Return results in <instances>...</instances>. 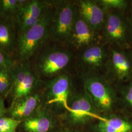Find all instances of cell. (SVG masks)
Wrapping results in <instances>:
<instances>
[{
	"instance_id": "obj_1",
	"label": "cell",
	"mask_w": 132,
	"mask_h": 132,
	"mask_svg": "<svg viewBox=\"0 0 132 132\" xmlns=\"http://www.w3.org/2000/svg\"><path fill=\"white\" fill-rule=\"evenodd\" d=\"M47 41L29 61L31 70L42 81L65 73L72 58L63 45L51 41L52 44H47Z\"/></svg>"
},
{
	"instance_id": "obj_2",
	"label": "cell",
	"mask_w": 132,
	"mask_h": 132,
	"mask_svg": "<svg viewBox=\"0 0 132 132\" xmlns=\"http://www.w3.org/2000/svg\"><path fill=\"white\" fill-rule=\"evenodd\" d=\"M83 90L102 116L112 113L118 102V94L113 83L105 76L97 72H83L81 76Z\"/></svg>"
},
{
	"instance_id": "obj_3",
	"label": "cell",
	"mask_w": 132,
	"mask_h": 132,
	"mask_svg": "<svg viewBox=\"0 0 132 132\" xmlns=\"http://www.w3.org/2000/svg\"><path fill=\"white\" fill-rule=\"evenodd\" d=\"M128 10L105 12L103 27L100 33L103 43L109 47L132 48V23Z\"/></svg>"
},
{
	"instance_id": "obj_4",
	"label": "cell",
	"mask_w": 132,
	"mask_h": 132,
	"mask_svg": "<svg viewBox=\"0 0 132 132\" xmlns=\"http://www.w3.org/2000/svg\"><path fill=\"white\" fill-rule=\"evenodd\" d=\"M52 5L37 24L18 34L16 63L29 61L48 39L52 16Z\"/></svg>"
},
{
	"instance_id": "obj_5",
	"label": "cell",
	"mask_w": 132,
	"mask_h": 132,
	"mask_svg": "<svg viewBox=\"0 0 132 132\" xmlns=\"http://www.w3.org/2000/svg\"><path fill=\"white\" fill-rule=\"evenodd\" d=\"M41 92L43 106L55 116L63 115L74 92L71 76L64 73L43 81Z\"/></svg>"
},
{
	"instance_id": "obj_6",
	"label": "cell",
	"mask_w": 132,
	"mask_h": 132,
	"mask_svg": "<svg viewBox=\"0 0 132 132\" xmlns=\"http://www.w3.org/2000/svg\"><path fill=\"white\" fill-rule=\"evenodd\" d=\"M52 16L50 24L48 40L67 44L78 13L76 2L70 1H51Z\"/></svg>"
},
{
	"instance_id": "obj_7",
	"label": "cell",
	"mask_w": 132,
	"mask_h": 132,
	"mask_svg": "<svg viewBox=\"0 0 132 132\" xmlns=\"http://www.w3.org/2000/svg\"><path fill=\"white\" fill-rule=\"evenodd\" d=\"M62 116L66 126L75 128L90 125L102 117L84 90L73 92L69 100L67 109Z\"/></svg>"
},
{
	"instance_id": "obj_8",
	"label": "cell",
	"mask_w": 132,
	"mask_h": 132,
	"mask_svg": "<svg viewBox=\"0 0 132 132\" xmlns=\"http://www.w3.org/2000/svg\"><path fill=\"white\" fill-rule=\"evenodd\" d=\"M12 87L10 94L11 103L41 90L42 81L31 70L29 61L16 63L10 69Z\"/></svg>"
},
{
	"instance_id": "obj_9",
	"label": "cell",
	"mask_w": 132,
	"mask_h": 132,
	"mask_svg": "<svg viewBox=\"0 0 132 132\" xmlns=\"http://www.w3.org/2000/svg\"><path fill=\"white\" fill-rule=\"evenodd\" d=\"M109 47V46H108ZM105 76L112 83H126L132 79V48L109 47Z\"/></svg>"
},
{
	"instance_id": "obj_10",
	"label": "cell",
	"mask_w": 132,
	"mask_h": 132,
	"mask_svg": "<svg viewBox=\"0 0 132 132\" xmlns=\"http://www.w3.org/2000/svg\"><path fill=\"white\" fill-rule=\"evenodd\" d=\"M109 56V47L97 43L80 51L78 61L83 72H97L104 69Z\"/></svg>"
},
{
	"instance_id": "obj_11",
	"label": "cell",
	"mask_w": 132,
	"mask_h": 132,
	"mask_svg": "<svg viewBox=\"0 0 132 132\" xmlns=\"http://www.w3.org/2000/svg\"><path fill=\"white\" fill-rule=\"evenodd\" d=\"M101 36L77 13L71 35L67 44L80 51L98 43Z\"/></svg>"
},
{
	"instance_id": "obj_12",
	"label": "cell",
	"mask_w": 132,
	"mask_h": 132,
	"mask_svg": "<svg viewBox=\"0 0 132 132\" xmlns=\"http://www.w3.org/2000/svg\"><path fill=\"white\" fill-rule=\"evenodd\" d=\"M43 104L41 90L11 103L6 116L23 121L35 113Z\"/></svg>"
},
{
	"instance_id": "obj_13",
	"label": "cell",
	"mask_w": 132,
	"mask_h": 132,
	"mask_svg": "<svg viewBox=\"0 0 132 132\" xmlns=\"http://www.w3.org/2000/svg\"><path fill=\"white\" fill-rule=\"evenodd\" d=\"M25 132H53L58 127L56 116L42 105L21 124Z\"/></svg>"
},
{
	"instance_id": "obj_14",
	"label": "cell",
	"mask_w": 132,
	"mask_h": 132,
	"mask_svg": "<svg viewBox=\"0 0 132 132\" xmlns=\"http://www.w3.org/2000/svg\"><path fill=\"white\" fill-rule=\"evenodd\" d=\"M17 36L14 17L0 15V50L15 62Z\"/></svg>"
},
{
	"instance_id": "obj_15",
	"label": "cell",
	"mask_w": 132,
	"mask_h": 132,
	"mask_svg": "<svg viewBox=\"0 0 132 132\" xmlns=\"http://www.w3.org/2000/svg\"><path fill=\"white\" fill-rule=\"evenodd\" d=\"M90 125L92 132H132V119L114 113L103 116Z\"/></svg>"
},
{
	"instance_id": "obj_16",
	"label": "cell",
	"mask_w": 132,
	"mask_h": 132,
	"mask_svg": "<svg viewBox=\"0 0 132 132\" xmlns=\"http://www.w3.org/2000/svg\"><path fill=\"white\" fill-rule=\"evenodd\" d=\"M80 16L92 28L100 33L103 27L105 11L96 1L81 0L76 2Z\"/></svg>"
},
{
	"instance_id": "obj_17",
	"label": "cell",
	"mask_w": 132,
	"mask_h": 132,
	"mask_svg": "<svg viewBox=\"0 0 132 132\" xmlns=\"http://www.w3.org/2000/svg\"><path fill=\"white\" fill-rule=\"evenodd\" d=\"M118 88V101L125 110L132 113V79L126 83L119 84Z\"/></svg>"
},
{
	"instance_id": "obj_18",
	"label": "cell",
	"mask_w": 132,
	"mask_h": 132,
	"mask_svg": "<svg viewBox=\"0 0 132 132\" xmlns=\"http://www.w3.org/2000/svg\"><path fill=\"white\" fill-rule=\"evenodd\" d=\"M24 0H0V15L15 17Z\"/></svg>"
},
{
	"instance_id": "obj_19",
	"label": "cell",
	"mask_w": 132,
	"mask_h": 132,
	"mask_svg": "<svg viewBox=\"0 0 132 132\" xmlns=\"http://www.w3.org/2000/svg\"><path fill=\"white\" fill-rule=\"evenodd\" d=\"M12 87L10 69L0 67V95L5 98L10 94Z\"/></svg>"
},
{
	"instance_id": "obj_20",
	"label": "cell",
	"mask_w": 132,
	"mask_h": 132,
	"mask_svg": "<svg viewBox=\"0 0 132 132\" xmlns=\"http://www.w3.org/2000/svg\"><path fill=\"white\" fill-rule=\"evenodd\" d=\"M96 2L106 12L109 10L127 11L131 2L125 0H100Z\"/></svg>"
},
{
	"instance_id": "obj_21",
	"label": "cell",
	"mask_w": 132,
	"mask_h": 132,
	"mask_svg": "<svg viewBox=\"0 0 132 132\" xmlns=\"http://www.w3.org/2000/svg\"><path fill=\"white\" fill-rule=\"evenodd\" d=\"M22 121L9 117L0 118V132H16Z\"/></svg>"
},
{
	"instance_id": "obj_22",
	"label": "cell",
	"mask_w": 132,
	"mask_h": 132,
	"mask_svg": "<svg viewBox=\"0 0 132 132\" xmlns=\"http://www.w3.org/2000/svg\"><path fill=\"white\" fill-rule=\"evenodd\" d=\"M15 63L0 50V67L11 69Z\"/></svg>"
},
{
	"instance_id": "obj_23",
	"label": "cell",
	"mask_w": 132,
	"mask_h": 132,
	"mask_svg": "<svg viewBox=\"0 0 132 132\" xmlns=\"http://www.w3.org/2000/svg\"><path fill=\"white\" fill-rule=\"evenodd\" d=\"M7 109L5 108V98L2 97L0 98V118L6 116Z\"/></svg>"
},
{
	"instance_id": "obj_24",
	"label": "cell",
	"mask_w": 132,
	"mask_h": 132,
	"mask_svg": "<svg viewBox=\"0 0 132 132\" xmlns=\"http://www.w3.org/2000/svg\"><path fill=\"white\" fill-rule=\"evenodd\" d=\"M53 132H81L77 128L69 127L65 126L64 127L57 128Z\"/></svg>"
},
{
	"instance_id": "obj_25",
	"label": "cell",
	"mask_w": 132,
	"mask_h": 132,
	"mask_svg": "<svg viewBox=\"0 0 132 132\" xmlns=\"http://www.w3.org/2000/svg\"><path fill=\"white\" fill-rule=\"evenodd\" d=\"M128 13L129 15V16H130V18L131 19L132 23V2H131V3H130V7L128 10Z\"/></svg>"
},
{
	"instance_id": "obj_26",
	"label": "cell",
	"mask_w": 132,
	"mask_h": 132,
	"mask_svg": "<svg viewBox=\"0 0 132 132\" xmlns=\"http://www.w3.org/2000/svg\"><path fill=\"white\" fill-rule=\"evenodd\" d=\"M2 97H2V96H1V95H0V98H2ZM3 98H4V97H3Z\"/></svg>"
}]
</instances>
